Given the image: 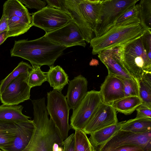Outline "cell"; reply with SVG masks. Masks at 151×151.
Returning <instances> with one entry per match:
<instances>
[{"label": "cell", "mask_w": 151, "mask_h": 151, "mask_svg": "<svg viewBox=\"0 0 151 151\" xmlns=\"http://www.w3.org/2000/svg\"><path fill=\"white\" fill-rule=\"evenodd\" d=\"M136 110L137 111L136 118H151V107L142 103Z\"/></svg>", "instance_id": "d6a6232c"}, {"label": "cell", "mask_w": 151, "mask_h": 151, "mask_svg": "<svg viewBox=\"0 0 151 151\" xmlns=\"http://www.w3.org/2000/svg\"><path fill=\"white\" fill-rule=\"evenodd\" d=\"M0 151H3V150L0 149Z\"/></svg>", "instance_id": "ab89813d"}, {"label": "cell", "mask_w": 151, "mask_h": 151, "mask_svg": "<svg viewBox=\"0 0 151 151\" xmlns=\"http://www.w3.org/2000/svg\"><path fill=\"white\" fill-rule=\"evenodd\" d=\"M7 30L8 27L6 18L2 14L0 20V34L5 31H7Z\"/></svg>", "instance_id": "8d00e7d4"}, {"label": "cell", "mask_w": 151, "mask_h": 151, "mask_svg": "<svg viewBox=\"0 0 151 151\" xmlns=\"http://www.w3.org/2000/svg\"><path fill=\"white\" fill-rule=\"evenodd\" d=\"M32 67L27 79L28 84L31 88L40 86L43 83L47 81L46 72L41 70L40 66H34Z\"/></svg>", "instance_id": "f1b7e54d"}, {"label": "cell", "mask_w": 151, "mask_h": 151, "mask_svg": "<svg viewBox=\"0 0 151 151\" xmlns=\"http://www.w3.org/2000/svg\"><path fill=\"white\" fill-rule=\"evenodd\" d=\"M8 38L7 31H5L0 34V45L2 44Z\"/></svg>", "instance_id": "74e56055"}, {"label": "cell", "mask_w": 151, "mask_h": 151, "mask_svg": "<svg viewBox=\"0 0 151 151\" xmlns=\"http://www.w3.org/2000/svg\"><path fill=\"white\" fill-rule=\"evenodd\" d=\"M47 81L53 90L60 92L69 81L68 74L60 66L50 67V69L46 72Z\"/></svg>", "instance_id": "ffe728a7"}, {"label": "cell", "mask_w": 151, "mask_h": 151, "mask_svg": "<svg viewBox=\"0 0 151 151\" xmlns=\"http://www.w3.org/2000/svg\"><path fill=\"white\" fill-rule=\"evenodd\" d=\"M126 121L118 122L91 134L88 138L90 142L95 149L104 144L120 130L122 125Z\"/></svg>", "instance_id": "d6986e66"}, {"label": "cell", "mask_w": 151, "mask_h": 151, "mask_svg": "<svg viewBox=\"0 0 151 151\" xmlns=\"http://www.w3.org/2000/svg\"><path fill=\"white\" fill-rule=\"evenodd\" d=\"M22 4L25 5V6L29 8L35 9L39 11L46 6L45 0H19Z\"/></svg>", "instance_id": "1f68e13d"}, {"label": "cell", "mask_w": 151, "mask_h": 151, "mask_svg": "<svg viewBox=\"0 0 151 151\" xmlns=\"http://www.w3.org/2000/svg\"><path fill=\"white\" fill-rule=\"evenodd\" d=\"M118 122L116 111L112 106L102 102L89 119L83 131L86 134H91Z\"/></svg>", "instance_id": "5bb4252c"}, {"label": "cell", "mask_w": 151, "mask_h": 151, "mask_svg": "<svg viewBox=\"0 0 151 151\" xmlns=\"http://www.w3.org/2000/svg\"><path fill=\"white\" fill-rule=\"evenodd\" d=\"M88 81L81 75L69 81L67 94V101L70 109H74L80 104L87 91Z\"/></svg>", "instance_id": "ac0fdd59"}, {"label": "cell", "mask_w": 151, "mask_h": 151, "mask_svg": "<svg viewBox=\"0 0 151 151\" xmlns=\"http://www.w3.org/2000/svg\"><path fill=\"white\" fill-rule=\"evenodd\" d=\"M140 23L112 27L102 35L91 41L93 55L126 44L142 36L146 32Z\"/></svg>", "instance_id": "5b68a950"}, {"label": "cell", "mask_w": 151, "mask_h": 151, "mask_svg": "<svg viewBox=\"0 0 151 151\" xmlns=\"http://www.w3.org/2000/svg\"><path fill=\"white\" fill-rule=\"evenodd\" d=\"M47 99L46 107L48 114L63 141L68 137L71 129L68 122L70 109L66 97L61 92L53 90L47 93Z\"/></svg>", "instance_id": "8992f818"}, {"label": "cell", "mask_w": 151, "mask_h": 151, "mask_svg": "<svg viewBox=\"0 0 151 151\" xmlns=\"http://www.w3.org/2000/svg\"><path fill=\"white\" fill-rule=\"evenodd\" d=\"M23 106L22 105L0 106V121H27L30 119L22 112Z\"/></svg>", "instance_id": "603a6c76"}, {"label": "cell", "mask_w": 151, "mask_h": 151, "mask_svg": "<svg viewBox=\"0 0 151 151\" xmlns=\"http://www.w3.org/2000/svg\"><path fill=\"white\" fill-rule=\"evenodd\" d=\"M29 72L20 74L12 80L0 94L4 105H18L30 99L31 88L27 82Z\"/></svg>", "instance_id": "8fae6325"}, {"label": "cell", "mask_w": 151, "mask_h": 151, "mask_svg": "<svg viewBox=\"0 0 151 151\" xmlns=\"http://www.w3.org/2000/svg\"><path fill=\"white\" fill-rule=\"evenodd\" d=\"M31 14L32 26L43 29L46 34L63 27L73 20L67 12L47 6Z\"/></svg>", "instance_id": "ba28073f"}, {"label": "cell", "mask_w": 151, "mask_h": 151, "mask_svg": "<svg viewBox=\"0 0 151 151\" xmlns=\"http://www.w3.org/2000/svg\"><path fill=\"white\" fill-rule=\"evenodd\" d=\"M103 0H64L66 12L79 27L85 41L89 43L100 19Z\"/></svg>", "instance_id": "3957f363"}, {"label": "cell", "mask_w": 151, "mask_h": 151, "mask_svg": "<svg viewBox=\"0 0 151 151\" xmlns=\"http://www.w3.org/2000/svg\"><path fill=\"white\" fill-rule=\"evenodd\" d=\"M98 64V60H95V59L92 60L89 63L90 65L93 66L96 65Z\"/></svg>", "instance_id": "f35d334b"}, {"label": "cell", "mask_w": 151, "mask_h": 151, "mask_svg": "<svg viewBox=\"0 0 151 151\" xmlns=\"http://www.w3.org/2000/svg\"><path fill=\"white\" fill-rule=\"evenodd\" d=\"M122 79L125 97L137 96L139 97V81L136 79Z\"/></svg>", "instance_id": "4dcf8cb0"}, {"label": "cell", "mask_w": 151, "mask_h": 151, "mask_svg": "<svg viewBox=\"0 0 151 151\" xmlns=\"http://www.w3.org/2000/svg\"><path fill=\"white\" fill-rule=\"evenodd\" d=\"M99 91H88L74 109L70 118V126L74 130L83 131L94 112L102 103Z\"/></svg>", "instance_id": "9c48e42d"}, {"label": "cell", "mask_w": 151, "mask_h": 151, "mask_svg": "<svg viewBox=\"0 0 151 151\" xmlns=\"http://www.w3.org/2000/svg\"><path fill=\"white\" fill-rule=\"evenodd\" d=\"M63 151H74L75 147V135L72 134L63 142Z\"/></svg>", "instance_id": "836d02e7"}, {"label": "cell", "mask_w": 151, "mask_h": 151, "mask_svg": "<svg viewBox=\"0 0 151 151\" xmlns=\"http://www.w3.org/2000/svg\"><path fill=\"white\" fill-rule=\"evenodd\" d=\"M124 47L122 45L103 51L98 54V57L107 68L108 73L122 79H134L123 62Z\"/></svg>", "instance_id": "4fadbf2b"}, {"label": "cell", "mask_w": 151, "mask_h": 151, "mask_svg": "<svg viewBox=\"0 0 151 151\" xmlns=\"http://www.w3.org/2000/svg\"><path fill=\"white\" fill-rule=\"evenodd\" d=\"M111 151H144L140 147L134 145H127L118 147Z\"/></svg>", "instance_id": "d590c367"}, {"label": "cell", "mask_w": 151, "mask_h": 151, "mask_svg": "<svg viewBox=\"0 0 151 151\" xmlns=\"http://www.w3.org/2000/svg\"><path fill=\"white\" fill-rule=\"evenodd\" d=\"M139 0H103L100 19L94 31L95 37L100 36L114 26L119 15Z\"/></svg>", "instance_id": "52a82bcc"}, {"label": "cell", "mask_w": 151, "mask_h": 151, "mask_svg": "<svg viewBox=\"0 0 151 151\" xmlns=\"http://www.w3.org/2000/svg\"><path fill=\"white\" fill-rule=\"evenodd\" d=\"M127 145L138 146L144 151H151V131L136 133L119 130L96 151H111L118 147Z\"/></svg>", "instance_id": "30bf717a"}, {"label": "cell", "mask_w": 151, "mask_h": 151, "mask_svg": "<svg viewBox=\"0 0 151 151\" xmlns=\"http://www.w3.org/2000/svg\"><path fill=\"white\" fill-rule=\"evenodd\" d=\"M45 1L48 4L47 6L67 12L63 0H45Z\"/></svg>", "instance_id": "e575fe53"}, {"label": "cell", "mask_w": 151, "mask_h": 151, "mask_svg": "<svg viewBox=\"0 0 151 151\" xmlns=\"http://www.w3.org/2000/svg\"><path fill=\"white\" fill-rule=\"evenodd\" d=\"M139 82V97L142 104L151 107V71L144 73Z\"/></svg>", "instance_id": "484cf974"}, {"label": "cell", "mask_w": 151, "mask_h": 151, "mask_svg": "<svg viewBox=\"0 0 151 151\" xmlns=\"http://www.w3.org/2000/svg\"><path fill=\"white\" fill-rule=\"evenodd\" d=\"M15 138L12 146L5 151H22L32 137L34 124L33 120L14 121Z\"/></svg>", "instance_id": "e0dca14e"}, {"label": "cell", "mask_w": 151, "mask_h": 151, "mask_svg": "<svg viewBox=\"0 0 151 151\" xmlns=\"http://www.w3.org/2000/svg\"><path fill=\"white\" fill-rule=\"evenodd\" d=\"M67 47L52 41L44 35L38 39L15 40L10 50L11 57L28 60L34 66L53 65L56 60Z\"/></svg>", "instance_id": "7a4b0ae2"}, {"label": "cell", "mask_w": 151, "mask_h": 151, "mask_svg": "<svg viewBox=\"0 0 151 151\" xmlns=\"http://www.w3.org/2000/svg\"><path fill=\"white\" fill-rule=\"evenodd\" d=\"M138 4L140 24L145 30L151 33V0H141Z\"/></svg>", "instance_id": "4316f807"}, {"label": "cell", "mask_w": 151, "mask_h": 151, "mask_svg": "<svg viewBox=\"0 0 151 151\" xmlns=\"http://www.w3.org/2000/svg\"><path fill=\"white\" fill-rule=\"evenodd\" d=\"M120 130L136 133H143L151 131V118H137L126 121Z\"/></svg>", "instance_id": "cb8c5ba5"}, {"label": "cell", "mask_w": 151, "mask_h": 151, "mask_svg": "<svg viewBox=\"0 0 151 151\" xmlns=\"http://www.w3.org/2000/svg\"><path fill=\"white\" fill-rule=\"evenodd\" d=\"M32 68V66L27 63L23 61L20 62L11 73L0 81V94L12 80L20 74L29 72Z\"/></svg>", "instance_id": "83f0119b"}, {"label": "cell", "mask_w": 151, "mask_h": 151, "mask_svg": "<svg viewBox=\"0 0 151 151\" xmlns=\"http://www.w3.org/2000/svg\"><path fill=\"white\" fill-rule=\"evenodd\" d=\"M75 131L74 151H96L83 131L81 130Z\"/></svg>", "instance_id": "f546056e"}, {"label": "cell", "mask_w": 151, "mask_h": 151, "mask_svg": "<svg viewBox=\"0 0 151 151\" xmlns=\"http://www.w3.org/2000/svg\"><path fill=\"white\" fill-rule=\"evenodd\" d=\"M32 102L34 129L30 142L22 151H54L55 145H63V141L53 121L49 118L45 98Z\"/></svg>", "instance_id": "6da1fadb"}, {"label": "cell", "mask_w": 151, "mask_h": 151, "mask_svg": "<svg viewBox=\"0 0 151 151\" xmlns=\"http://www.w3.org/2000/svg\"><path fill=\"white\" fill-rule=\"evenodd\" d=\"M6 18L8 38L20 35L32 26V16L28 10H19L2 13Z\"/></svg>", "instance_id": "9a60e30c"}, {"label": "cell", "mask_w": 151, "mask_h": 151, "mask_svg": "<svg viewBox=\"0 0 151 151\" xmlns=\"http://www.w3.org/2000/svg\"><path fill=\"white\" fill-rule=\"evenodd\" d=\"M102 103L111 105L115 101L125 97L122 79L108 73L99 91Z\"/></svg>", "instance_id": "2e32d148"}, {"label": "cell", "mask_w": 151, "mask_h": 151, "mask_svg": "<svg viewBox=\"0 0 151 151\" xmlns=\"http://www.w3.org/2000/svg\"><path fill=\"white\" fill-rule=\"evenodd\" d=\"M140 23L138 4L131 6L124 10L118 17L114 26H121Z\"/></svg>", "instance_id": "d4e9b609"}, {"label": "cell", "mask_w": 151, "mask_h": 151, "mask_svg": "<svg viewBox=\"0 0 151 151\" xmlns=\"http://www.w3.org/2000/svg\"><path fill=\"white\" fill-rule=\"evenodd\" d=\"M14 122L0 121V149L4 151L12 146L15 139Z\"/></svg>", "instance_id": "44dd1931"}, {"label": "cell", "mask_w": 151, "mask_h": 151, "mask_svg": "<svg viewBox=\"0 0 151 151\" xmlns=\"http://www.w3.org/2000/svg\"><path fill=\"white\" fill-rule=\"evenodd\" d=\"M142 36L124 45L122 56L125 68L138 81L151 71V40Z\"/></svg>", "instance_id": "277c9868"}, {"label": "cell", "mask_w": 151, "mask_h": 151, "mask_svg": "<svg viewBox=\"0 0 151 151\" xmlns=\"http://www.w3.org/2000/svg\"><path fill=\"white\" fill-rule=\"evenodd\" d=\"M44 36L55 43L67 48L77 45L85 47L86 45L79 27L73 20L63 27L45 34Z\"/></svg>", "instance_id": "7c38bea8"}, {"label": "cell", "mask_w": 151, "mask_h": 151, "mask_svg": "<svg viewBox=\"0 0 151 151\" xmlns=\"http://www.w3.org/2000/svg\"><path fill=\"white\" fill-rule=\"evenodd\" d=\"M142 103L139 97L129 96L114 101L111 105L116 111L128 115L132 113Z\"/></svg>", "instance_id": "7402d4cb"}]
</instances>
